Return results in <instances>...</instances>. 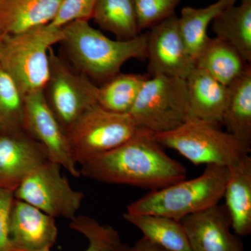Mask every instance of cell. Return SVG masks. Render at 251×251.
Returning <instances> with one entry per match:
<instances>
[{
  "label": "cell",
  "mask_w": 251,
  "mask_h": 251,
  "mask_svg": "<svg viewBox=\"0 0 251 251\" xmlns=\"http://www.w3.org/2000/svg\"><path fill=\"white\" fill-rule=\"evenodd\" d=\"M228 176V167L206 165L197 177L150 191L129 204L126 212L164 216L180 221L219 204L224 198Z\"/></svg>",
  "instance_id": "3"
},
{
  "label": "cell",
  "mask_w": 251,
  "mask_h": 251,
  "mask_svg": "<svg viewBox=\"0 0 251 251\" xmlns=\"http://www.w3.org/2000/svg\"><path fill=\"white\" fill-rule=\"evenodd\" d=\"M112 251H131V247L127 245V244L121 243L118 247L115 248Z\"/></svg>",
  "instance_id": "31"
},
{
  "label": "cell",
  "mask_w": 251,
  "mask_h": 251,
  "mask_svg": "<svg viewBox=\"0 0 251 251\" xmlns=\"http://www.w3.org/2000/svg\"><path fill=\"white\" fill-rule=\"evenodd\" d=\"M61 168L51 160L36 167L15 190V198L52 217L72 221L80 209L84 194L73 189L61 173Z\"/></svg>",
  "instance_id": "9"
},
{
  "label": "cell",
  "mask_w": 251,
  "mask_h": 251,
  "mask_svg": "<svg viewBox=\"0 0 251 251\" xmlns=\"http://www.w3.org/2000/svg\"><path fill=\"white\" fill-rule=\"evenodd\" d=\"M237 1L217 0L206 7L182 8L179 17L180 32L188 52L195 61L209 38L207 34L209 25L218 15L231 5L236 4Z\"/></svg>",
  "instance_id": "22"
},
{
  "label": "cell",
  "mask_w": 251,
  "mask_h": 251,
  "mask_svg": "<svg viewBox=\"0 0 251 251\" xmlns=\"http://www.w3.org/2000/svg\"><path fill=\"white\" fill-rule=\"evenodd\" d=\"M97 0H63L53 21L49 25L62 28L77 21H90Z\"/></svg>",
  "instance_id": "28"
},
{
  "label": "cell",
  "mask_w": 251,
  "mask_h": 251,
  "mask_svg": "<svg viewBox=\"0 0 251 251\" xmlns=\"http://www.w3.org/2000/svg\"><path fill=\"white\" fill-rule=\"evenodd\" d=\"M62 1L0 0V29L6 35H11L49 25Z\"/></svg>",
  "instance_id": "17"
},
{
  "label": "cell",
  "mask_w": 251,
  "mask_h": 251,
  "mask_svg": "<svg viewBox=\"0 0 251 251\" xmlns=\"http://www.w3.org/2000/svg\"><path fill=\"white\" fill-rule=\"evenodd\" d=\"M25 97L0 64V129L23 128Z\"/></svg>",
  "instance_id": "25"
},
{
  "label": "cell",
  "mask_w": 251,
  "mask_h": 251,
  "mask_svg": "<svg viewBox=\"0 0 251 251\" xmlns=\"http://www.w3.org/2000/svg\"><path fill=\"white\" fill-rule=\"evenodd\" d=\"M228 168L225 206L235 234L247 237L251 234V157L247 155Z\"/></svg>",
  "instance_id": "16"
},
{
  "label": "cell",
  "mask_w": 251,
  "mask_h": 251,
  "mask_svg": "<svg viewBox=\"0 0 251 251\" xmlns=\"http://www.w3.org/2000/svg\"><path fill=\"white\" fill-rule=\"evenodd\" d=\"M196 64L226 87L251 69L250 63L237 50L218 37L208 39Z\"/></svg>",
  "instance_id": "18"
},
{
  "label": "cell",
  "mask_w": 251,
  "mask_h": 251,
  "mask_svg": "<svg viewBox=\"0 0 251 251\" xmlns=\"http://www.w3.org/2000/svg\"><path fill=\"white\" fill-rule=\"evenodd\" d=\"M149 77L148 74L120 72L99 87L97 104L108 111L129 114L143 84Z\"/></svg>",
  "instance_id": "24"
},
{
  "label": "cell",
  "mask_w": 251,
  "mask_h": 251,
  "mask_svg": "<svg viewBox=\"0 0 251 251\" xmlns=\"http://www.w3.org/2000/svg\"><path fill=\"white\" fill-rule=\"evenodd\" d=\"M62 38V28L49 25L5 37L0 64L23 97L44 90L50 75V49Z\"/></svg>",
  "instance_id": "4"
},
{
  "label": "cell",
  "mask_w": 251,
  "mask_h": 251,
  "mask_svg": "<svg viewBox=\"0 0 251 251\" xmlns=\"http://www.w3.org/2000/svg\"><path fill=\"white\" fill-rule=\"evenodd\" d=\"M138 31L150 29L172 17L181 0H134Z\"/></svg>",
  "instance_id": "27"
},
{
  "label": "cell",
  "mask_w": 251,
  "mask_h": 251,
  "mask_svg": "<svg viewBox=\"0 0 251 251\" xmlns=\"http://www.w3.org/2000/svg\"><path fill=\"white\" fill-rule=\"evenodd\" d=\"M81 166L80 174L89 179L150 191L186 178L185 167L167 154L153 132L142 128L120 146Z\"/></svg>",
  "instance_id": "1"
},
{
  "label": "cell",
  "mask_w": 251,
  "mask_h": 251,
  "mask_svg": "<svg viewBox=\"0 0 251 251\" xmlns=\"http://www.w3.org/2000/svg\"><path fill=\"white\" fill-rule=\"evenodd\" d=\"M163 148L173 149L193 164L229 167L247 155L244 146L220 124L188 115L182 125L171 131L155 133Z\"/></svg>",
  "instance_id": "5"
},
{
  "label": "cell",
  "mask_w": 251,
  "mask_h": 251,
  "mask_svg": "<svg viewBox=\"0 0 251 251\" xmlns=\"http://www.w3.org/2000/svg\"><path fill=\"white\" fill-rule=\"evenodd\" d=\"M131 251H166L162 248L155 245L145 238L142 237L137 241L135 245L131 247Z\"/></svg>",
  "instance_id": "30"
},
{
  "label": "cell",
  "mask_w": 251,
  "mask_h": 251,
  "mask_svg": "<svg viewBox=\"0 0 251 251\" xmlns=\"http://www.w3.org/2000/svg\"><path fill=\"white\" fill-rule=\"evenodd\" d=\"M62 29L59 44L64 58L92 81L105 83L120 74L122 66L130 59H147L148 31L122 41L110 39L91 26L90 21H74Z\"/></svg>",
  "instance_id": "2"
},
{
  "label": "cell",
  "mask_w": 251,
  "mask_h": 251,
  "mask_svg": "<svg viewBox=\"0 0 251 251\" xmlns=\"http://www.w3.org/2000/svg\"><path fill=\"white\" fill-rule=\"evenodd\" d=\"M70 227L83 234L88 240V247L83 251H112L122 243L116 229L99 224L89 216H75L71 221Z\"/></svg>",
  "instance_id": "26"
},
{
  "label": "cell",
  "mask_w": 251,
  "mask_h": 251,
  "mask_svg": "<svg viewBox=\"0 0 251 251\" xmlns=\"http://www.w3.org/2000/svg\"><path fill=\"white\" fill-rule=\"evenodd\" d=\"M216 37L237 50L251 62V0H241L218 15L212 23Z\"/></svg>",
  "instance_id": "20"
},
{
  "label": "cell",
  "mask_w": 251,
  "mask_h": 251,
  "mask_svg": "<svg viewBox=\"0 0 251 251\" xmlns=\"http://www.w3.org/2000/svg\"><path fill=\"white\" fill-rule=\"evenodd\" d=\"M23 128L46 149L50 160L58 163L74 177L80 176L67 134L49 108L44 90L25 97Z\"/></svg>",
  "instance_id": "10"
},
{
  "label": "cell",
  "mask_w": 251,
  "mask_h": 251,
  "mask_svg": "<svg viewBox=\"0 0 251 251\" xmlns=\"http://www.w3.org/2000/svg\"><path fill=\"white\" fill-rule=\"evenodd\" d=\"M191 251H245L240 238L231 232L225 205L219 204L180 220Z\"/></svg>",
  "instance_id": "13"
},
{
  "label": "cell",
  "mask_w": 251,
  "mask_h": 251,
  "mask_svg": "<svg viewBox=\"0 0 251 251\" xmlns=\"http://www.w3.org/2000/svg\"><path fill=\"white\" fill-rule=\"evenodd\" d=\"M126 221L139 229L144 238L166 251H191L180 221L154 214H124Z\"/></svg>",
  "instance_id": "21"
},
{
  "label": "cell",
  "mask_w": 251,
  "mask_h": 251,
  "mask_svg": "<svg viewBox=\"0 0 251 251\" xmlns=\"http://www.w3.org/2000/svg\"><path fill=\"white\" fill-rule=\"evenodd\" d=\"M92 20L117 40H130L140 34L134 0H97Z\"/></svg>",
  "instance_id": "23"
},
{
  "label": "cell",
  "mask_w": 251,
  "mask_h": 251,
  "mask_svg": "<svg viewBox=\"0 0 251 251\" xmlns=\"http://www.w3.org/2000/svg\"><path fill=\"white\" fill-rule=\"evenodd\" d=\"M49 59L50 75L44 90V97L68 135L82 115L97 103L99 87L52 48L49 50Z\"/></svg>",
  "instance_id": "7"
},
{
  "label": "cell",
  "mask_w": 251,
  "mask_h": 251,
  "mask_svg": "<svg viewBox=\"0 0 251 251\" xmlns=\"http://www.w3.org/2000/svg\"><path fill=\"white\" fill-rule=\"evenodd\" d=\"M227 87L228 99L221 125L251 149V69Z\"/></svg>",
  "instance_id": "19"
},
{
  "label": "cell",
  "mask_w": 251,
  "mask_h": 251,
  "mask_svg": "<svg viewBox=\"0 0 251 251\" xmlns=\"http://www.w3.org/2000/svg\"><path fill=\"white\" fill-rule=\"evenodd\" d=\"M147 59L150 77L167 75L186 80L196 67V61L185 46L176 14L148 31Z\"/></svg>",
  "instance_id": "11"
},
{
  "label": "cell",
  "mask_w": 251,
  "mask_h": 251,
  "mask_svg": "<svg viewBox=\"0 0 251 251\" xmlns=\"http://www.w3.org/2000/svg\"><path fill=\"white\" fill-rule=\"evenodd\" d=\"M6 36V34H5L4 31L0 29V52H1V48H2L3 44H4V41Z\"/></svg>",
  "instance_id": "32"
},
{
  "label": "cell",
  "mask_w": 251,
  "mask_h": 251,
  "mask_svg": "<svg viewBox=\"0 0 251 251\" xmlns=\"http://www.w3.org/2000/svg\"><path fill=\"white\" fill-rule=\"evenodd\" d=\"M14 199V191L0 188V251H17L9 236L10 214Z\"/></svg>",
  "instance_id": "29"
},
{
  "label": "cell",
  "mask_w": 251,
  "mask_h": 251,
  "mask_svg": "<svg viewBox=\"0 0 251 251\" xmlns=\"http://www.w3.org/2000/svg\"><path fill=\"white\" fill-rule=\"evenodd\" d=\"M186 81L189 115L221 125L228 99V87L196 66Z\"/></svg>",
  "instance_id": "15"
},
{
  "label": "cell",
  "mask_w": 251,
  "mask_h": 251,
  "mask_svg": "<svg viewBox=\"0 0 251 251\" xmlns=\"http://www.w3.org/2000/svg\"><path fill=\"white\" fill-rule=\"evenodd\" d=\"M188 115L186 80L167 75L149 77L129 112L138 128L154 133L175 129Z\"/></svg>",
  "instance_id": "6"
},
{
  "label": "cell",
  "mask_w": 251,
  "mask_h": 251,
  "mask_svg": "<svg viewBox=\"0 0 251 251\" xmlns=\"http://www.w3.org/2000/svg\"><path fill=\"white\" fill-rule=\"evenodd\" d=\"M48 160L46 149L23 128L0 129V188L15 191L33 170Z\"/></svg>",
  "instance_id": "12"
},
{
  "label": "cell",
  "mask_w": 251,
  "mask_h": 251,
  "mask_svg": "<svg viewBox=\"0 0 251 251\" xmlns=\"http://www.w3.org/2000/svg\"><path fill=\"white\" fill-rule=\"evenodd\" d=\"M138 128L129 114L115 113L94 104L68 133L73 158L82 165L125 143Z\"/></svg>",
  "instance_id": "8"
},
{
  "label": "cell",
  "mask_w": 251,
  "mask_h": 251,
  "mask_svg": "<svg viewBox=\"0 0 251 251\" xmlns=\"http://www.w3.org/2000/svg\"><path fill=\"white\" fill-rule=\"evenodd\" d=\"M58 229L52 216L15 198L9 221V236L17 251L50 250Z\"/></svg>",
  "instance_id": "14"
}]
</instances>
